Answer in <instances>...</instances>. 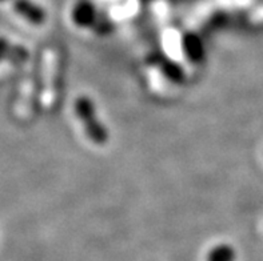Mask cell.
I'll return each mask as SVG.
<instances>
[{
  "mask_svg": "<svg viewBox=\"0 0 263 261\" xmlns=\"http://www.w3.org/2000/svg\"><path fill=\"white\" fill-rule=\"evenodd\" d=\"M206 261H237V251L229 243H219L207 252Z\"/></svg>",
  "mask_w": 263,
  "mask_h": 261,
  "instance_id": "4",
  "label": "cell"
},
{
  "mask_svg": "<svg viewBox=\"0 0 263 261\" xmlns=\"http://www.w3.org/2000/svg\"><path fill=\"white\" fill-rule=\"evenodd\" d=\"M33 91H35V83H33V79L26 80L22 87V95L19 97V103L16 106V112L20 117H27L28 113H30L31 108V102H32Z\"/></svg>",
  "mask_w": 263,
  "mask_h": 261,
  "instance_id": "5",
  "label": "cell"
},
{
  "mask_svg": "<svg viewBox=\"0 0 263 261\" xmlns=\"http://www.w3.org/2000/svg\"><path fill=\"white\" fill-rule=\"evenodd\" d=\"M75 113L83 126L87 137L97 146H106L110 137L108 129L100 122L97 107L88 96H78V99L75 100Z\"/></svg>",
  "mask_w": 263,
  "mask_h": 261,
  "instance_id": "1",
  "label": "cell"
},
{
  "mask_svg": "<svg viewBox=\"0 0 263 261\" xmlns=\"http://www.w3.org/2000/svg\"><path fill=\"white\" fill-rule=\"evenodd\" d=\"M13 7L20 16H23L24 19L35 26H40L46 22L47 13L44 8L33 3L32 0H15Z\"/></svg>",
  "mask_w": 263,
  "mask_h": 261,
  "instance_id": "3",
  "label": "cell"
},
{
  "mask_svg": "<svg viewBox=\"0 0 263 261\" xmlns=\"http://www.w3.org/2000/svg\"><path fill=\"white\" fill-rule=\"evenodd\" d=\"M43 91H42V102L46 108L55 106L59 91V55L55 50H47L44 53L43 62Z\"/></svg>",
  "mask_w": 263,
  "mask_h": 261,
  "instance_id": "2",
  "label": "cell"
},
{
  "mask_svg": "<svg viewBox=\"0 0 263 261\" xmlns=\"http://www.w3.org/2000/svg\"><path fill=\"white\" fill-rule=\"evenodd\" d=\"M95 19V10L90 3L80 2L72 10V20L78 26H90Z\"/></svg>",
  "mask_w": 263,
  "mask_h": 261,
  "instance_id": "6",
  "label": "cell"
}]
</instances>
